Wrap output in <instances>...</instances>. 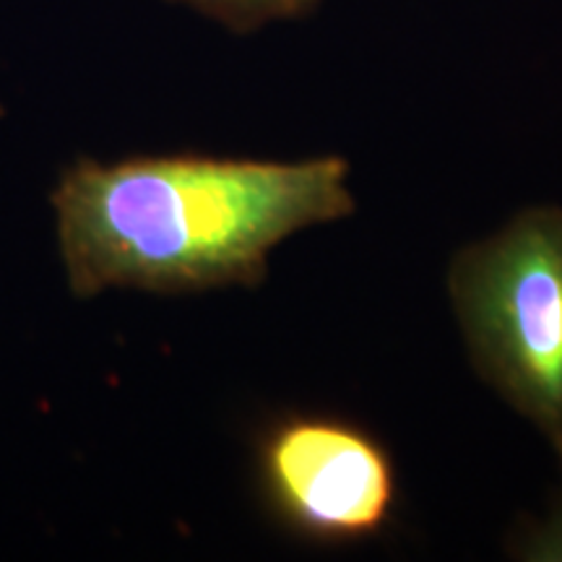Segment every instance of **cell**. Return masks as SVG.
<instances>
[{
    "instance_id": "obj_2",
    "label": "cell",
    "mask_w": 562,
    "mask_h": 562,
    "mask_svg": "<svg viewBox=\"0 0 562 562\" xmlns=\"http://www.w3.org/2000/svg\"><path fill=\"white\" fill-rule=\"evenodd\" d=\"M448 294L476 372L562 456V209L461 248Z\"/></svg>"
},
{
    "instance_id": "obj_1",
    "label": "cell",
    "mask_w": 562,
    "mask_h": 562,
    "mask_svg": "<svg viewBox=\"0 0 562 562\" xmlns=\"http://www.w3.org/2000/svg\"><path fill=\"white\" fill-rule=\"evenodd\" d=\"M349 161L157 154L79 159L53 191L70 292L258 286L271 250L355 211Z\"/></svg>"
},
{
    "instance_id": "obj_4",
    "label": "cell",
    "mask_w": 562,
    "mask_h": 562,
    "mask_svg": "<svg viewBox=\"0 0 562 562\" xmlns=\"http://www.w3.org/2000/svg\"><path fill=\"white\" fill-rule=\"evenodd\" d=\"M175 3L220 21L232 32H256L271 21L297 19L313 11L321 0H175Z\"/></svg>"
},
{
    "instance_id": "obj_3",
    "label": "cell",
    "mask_w": 562,
    "mask_h": 562,
    "mask_svg": "<svg viewBox=\"0 0 562 562\" xmlns=\"http://www.w3.org/2000/svg\"><path fill=\"white\" fill-rule=\"evenodd\" d=\"M256 482L281 529L313 544H360L396 518L398 472L385 442L334 414L286 412L256 446Z\"/></svg>"
}]
</instances>
